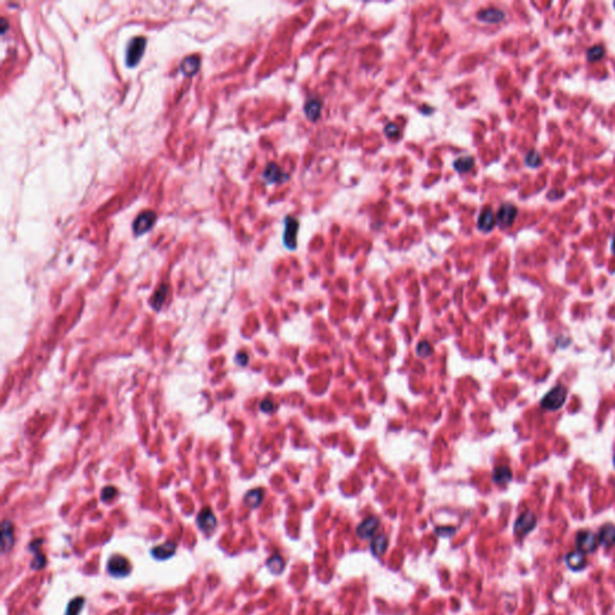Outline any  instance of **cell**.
I'll list each match as a JSON object with an SVG mask.
<instances>
[{"label":"cell","instance_id":"6da1fadb","mask_svg":"<svg viewBox=\"0 0 615 615\" xmlns=\"http://www.w3.org/2000/svg\"><path fill=\"white\" fill-rule=\"evenodd\" d=\"M146 46L147 38H144V36L137 35L129 40L127 50H125V64H127V66H136L140 63L144 51H146Z\"/></svg>","mask_w":615,"mask_h":615},{"label":"cell","instance_id":"7a4b0ae2","mask_svg":"<svg viewBox=\"0 0 615 615\" xmlns=\"http://www.w3.org/2000/svg\"><path fill=\"white\" fill-rule=\"evenodd\" d=\"M567 393L568 392L567 389H566V387L561 386V384L560 386H555L554 388L550 389L549 392L543 396V399L541 400V406H542L544 410L548 411L559 410V408L564 406L566 398H567Z\"/></svg>","mask_w":615,"mask_h":615},{"label":"cell","instance_id":"3957f363","mask_svg":"<svg viewBox=\"0 0 615 615\" xmlns=\"http://www.w3.org/2000/svg\"><path fill=\"white\" fill-rule=\"evenodd\" d=\"M132 566L127 558L122 555H112L107 561V572L112 577L124 578L131 573Z\"/></svg>","mask_w":615,"mask_h":615},{"label":"cell","instance_id":"277c9868","mask_svg":"<svg viewBox=\"0 0 615 615\" xmlns=\"http://www.w3.org/2000/svg\"><path fill=\"white\" fill-rule=\"evenodd\" d=\"M156 219H158V215L154 211L147 209V211L141 212L132 223V231L136 236H142L152 230Z\"/></svg>","mask_w":615,"mask_h":615},{"label":"cell","instance_id":"5b68a950","mask_svg":"<svg viewBox=\"0 0 615 615\" xmlns=\"http://www.w3.org/2000/svg\"><path fill=\"white\" fill-rule=\"evenodd\" d=\"M284 235H282V243L288 250H296L297 249V236L299 231V221L296 218L287 217L284 220Z\"/></svg>","mask_w":615,"mask_h":615},{"label":"cell","instance_id":"8992f818","mask_svg":"<svg viewBox=\"0 0 615 615\" xmlns=\"http://www.w3.org/2000/svg\"><path fill=\"white\" fill-rule=\"evenodd\" d=\"M262 178L267 184H282L290 179V176L282 171V168L278 164L270 162L263 170Z\"/></svg>","mask_w":615,"mask_h":615},{"label":"cell","instance_id":"52a82bcc","mask_svg":"<svg viewBox=\"0 0 615 615\" xmlns=\"http://www.w3.org/2000/svg\"><path fill=\"white\" fill-rule=\"evenodd\" d=\"M576 544L580 552L591 553L597 548L598 538L596 537V535L592 531L583 530L578 533L576 537Z\"/></svg>","mask_w":615,"mask_h":615},{"label":"cell","instance_id":"ba28073f","mask_svg":"<svg viewBox=\"0 0 615 615\" xmlns=\"http://www.w3.org/2000/svg\"><path fill=\"white\" fill-rule=\"evenodd\" d=\"M196 523H197L199 530L207 534L212 533L218 525L217 517H215L214 512L212 511L209 507H206V508H203L198 513L197 518H196Z\"/></svg>","mask_w":615,"mask_h":615},{"label":"cell","instance_id":"9c48e42d","mask_svg":"<svg viewBox=\"0 0 615 615\" xmlns=\"http://www.w3.org/2000/svg\"><path fill=\"white\" fill-rule=\"evenodd\" d=\"M536 527V517L533 512H525L517 519L515 524V533L519 536H524L534 530Z\"/></svg>","mask_w":615,"mask_h":615},{"label":"cell","instance_id":"30bf717a","mask_svg":"<svg viewBox=\"0 0 615 615\" xmlns=\"http://www.w3.org/2000/svg\"><path fill=\"white\" fill-rule=\"evenodd\" d=\"M517 214H518V211H517L516 206L511 203H503L497 211L496 223H499L501 227L511 226L517 218Z\"/></svg>","mask_w":615,"mask_h":615},{"label":"cell","instance_id":"8fae6325","mask_svg":"<svg viewBox=\"0 0 615 615\" xmlns=\"http://www.w3.org/2000/svg\"><path fill=\"white\" fill-rule=\"evenodd\" d=\"M15 527L10 521H4L2 524V552L6 554L14 548Z\"/></svg>","mask_w":615,"mask_h":615},{"label":"cell","instance_id":"7c38bea8","mask_svg":"<svg viewBox=\"0 0 615 615\" xmlns=\"http://www.w3.org/2000/svg\"><path fill=\"white\" fill-rule=\"evenodd\" d=\"M380 525V521L376 517H369V518L363 521L357 527V535L362 540H368L375 534Z\"/></svg>","mask_w":615,"mask_h":615},{"label":"cell","instance_id":"4fadbf2b","mask_svg":"<svg viewBox=\"0 0 615 615\" xmlns=\"http://www.w3.org/2000/svg\"><path fill=\"white\" fill-rule=\"evenodd\" d=\"M199 65H201V58L198 54L186 55L180 61V71L187 77L193 76L199 70Z\"/></svg>","mask_w":615,"mask_h":615},{"label":"cell","instance_id":"5bb4252c","mask_svg":"<svg viewBox=\"0 0 615 615\" xmlns=\"http://www.w3.org/2000/svg\"><path fill=\"white\" fill-rule=\"evenodd\" d=\"M42 543H44V540H35L29 544V550L32 553H34V560L32 561L30 566H32L33 570H35V571L44 568L46 562H47L45 555L42 554V552H41Z\"/></svg>","mask_w":615,"mask_h":615},{"label":"cell","instance_id":"9a60e30c","mask_svg":"<svg viewBox=\"0 0 615 615\" xmlns=\"http://www.w3.org/2000/svg\"><path fill=\"white\" fill-rule=\"evenodd\" d=\"M303 110L304 113H305V117L310 122H318L320 117H321V100L318 99V97H312V99L308 100L305 105H304Z\"/></svg>","mask_w":615,"mask_h":615},{"label":"cell","instance_id":"2e32d148","mask_svg":"<svg viewBox=\"0 0 615 615\" xmlns=\"http://www.w3.org/2000/svg\"><path fill=\"white\" fill-rule=\"evenodd\" d=\"M495 224H496V217H495L494 212L490 208H485L479 214L477 227L483 232H490L494 229Z\"/></svg>","mask_w":615,"mask_h":615},{"label":"cell","instance_id":"e0dca14e","mask_svg":"<svg viewBox=\"0 0 615 615\" xmlns=\"http://www.w3.org/2000/svg\"><path fill=\"white\" fill-rule=\"evenodd\" d=\"M177 550V544L174 542H166L160 546L154 547L152 549V555L156 560H167L172 555H174Z\"/></svg>","mask_w":615,"mask_h":615},{"label":"cell","instance_id":"ac0fdd59","mask_svg":"<svg viewBox=\"0 0 615 615\" xmlns=\"http://www.w3.org/2000/svg\"><path fill=\"white\" fill-rule=\"evenodd\" d=\"M477 18L481 22L490 24L499 23L505 18V12L499 10V9H487V10L479 11L477 14Z\"/></svg>","mask_w":615,"mask_h":615},{"label":"cell","instance_id":"d6986e66","mask_svg":"<svg viewBox=\"0 0 615 615\" xmlns=\"http://www.w3.org/2000/svg\"><path fill=\"white\" fill-rule=\"evenodd\" d=\"M599 543L604 547H610L615 543V525L605 524L601 528L598 535Z\"/></svg>","mask_w":615,"mask_h":615},{"label":"cell","instance_id":"ffe728a7","mask_svg":"<svg viewBox=\"0 0 615 615\" xmlns=\"http://www.w3.org/2000/svg\"><path fill=\"white\" fill-rule=\"evenodd\" d=\"M566 564H567L568 567L571 568V570H582V568L585 566L586 560H585V556L582 552H579V550H577V552H572L566 556Z\"/></svg>","mask_w":615,"mask_h":615},{"label":"cell","instance_id":"44dd1931","mask_svg":"<svg viewBox=\"0 0 615 615\" xmlns=\"http://www.w3.org/2000/svg\"><path fill=\"white\" fill-rule=\"evenodd\" d=\"M168 293V286L166 284L160 285L158 288H156V291L154 292L152 299H150V304H152V306L155 310H160L164 305L166 297H167Z\"/></svg>","mask_w":615,"mask_h":615},{"label":"cell","instance_id":"7402d4cb","mask_svg":"<svg viewBox=\"0 0 615 615\" xmlns=\"http://www.w3.org/2000/svg\"><path fill=\"white\" fill-rule=\"evenodd\" d=\"M475 166V159L472 156H460L453 161V168L458 173H467L470 172Z\"/></svg>","mask_w":615,"mask_h":615},{"label":"cell","instance_id":"603a6c76","mask_svg":"<svg viewBox=\"0 0 615 615\" xmlns=\"http://www.w3.org/2000/svg\"><path fill=\"white\" fill-rule=\"evenodd\" d=\"M263 499V490L262 489H253V490L248 491L244 496V503L250 508H256L261 505Z\"/></svg>","mask_w":615,"mask_h":615},{"label":"cell","instance_id":"cb8c5ba5","mask_svg":"<svg viewBox=\"0 0 615 615\" xmlns=\"http://www.w3.org/2000/svg\"><path fill=\"white\" fill-rule=\"evenodd\" d=\"M512 479V471L507 466H499L494 470L493 481L497 484H506Z\"/></svg>","mask_w":615,"mask_h":615},{"label":"cell","instance_id":"d4e9b609","mask_svg":"<svg viewBox=\"0 0 615 615\" xmlns=\"http://www.w3.org/2000/svg\"><path fill=\"white\" fill-rule=\"evenodd\" d=\"M387 544H388V541H387V537L384 536V535H380V536L375 537L373 540V543H371L373 554L376 556L382 555L383 553L386 552Z\"/></svg>","mask_w":615,"mask_h":615},{"label":"cell","instance_id":"484cf974","mask_svg":"<svg viewBox=\"0 0 615 615\" xmlns=\"http://www.w3.org/2000/svg\"><path fill=\"white\" fill-rule=\"evenodd\" d=\"M83 605H84V598L83 597H76L71 599L66 607L65 615H79L83 609Z\"/></svg>","mask_w":615,"mask_h":615},{"label":"cell","instance_id":"4316f807","mask_svg":"<svg viewBox=\"0 0 615 615\" xmlns=\"http://www.w3.org/2000/svg\"><path fill=\"white\" fill-rule=\"evenodd\" d=\"M267 567L269 568V571L272 572V573H281L282 570H284V560H282L279 555L272 556V558L267 561Z\"/></svg>","mask_w":615,"mask_h":615},{"label":"cell","instance_id":"83f0119b","mask_svg":"<svg viewBox=\"0 0 615 615\" xmlns=\"http://www.w3.org/2000/svg\"><path fill=\"white\" fill-rule=\"evenodd\" d=\"M525 164H527L529 167H538V166L541 165L540 153H538L537 150L529 152L528 155L525 156Z\"/></svg>","mask_w":615,"mask_h":615},{"label":"cell","instance_id":"f1b7e54d","mask_svg":"<svg viewBox=\"0 0 615 615\" xmlns=\"http://www.w3.org/2000/svg\"><path fill=\"white\" fill-rule=\"evenodd\" d=\"M586 55H588V59L590 61L599 60L604 55V50H603V47H602V46H593V47H591L588 51V53H586Z\"/></svg>","mask_w":615,"mask_h":615},{"label":"cell","instance_id":"f546056e","mask_svg":"<svg viewBox=\"0 0 615 615\" xmlns=\"http://www.w3.org/2000/svg\"><path fill=\"white\" fill-rule=\"evenodd\" d=\"M417 355L420 356V357H428L433 353V346L430 345L428 341H422V343L418 344L417 346Z\"/></svg>","mask_w":615,"mask_h":615},{"label":"cell","instance_id":"4dcf8cb0","mask_svg":"<svg viewBox=\"0 0 615 615\" xmlns=\"http://www.w3.org/2000/svg\"><path fill=\"white\" fill-rule=\"evenodd\" d=\"M117 494V489L115 487H106L102 489V491H101V500L102 501H111L113 499V497L116 496Z\"/></svg>","mask_w":615,"mask_h":615},{"label":"cell","instance_id":"1f68e13d","mask_svg":"<svg viewBox=\"0 0 615 615\" xmlns=\"http://www.w3.org/2000/svg\"><path fill=\"white\" fill-rule=\"evenodd\" d=\"M399 128L396 127L394 123H389V124L386 125V128H384V134H386L387 137L389 138H395L399 136Z\"/></svg>","mask_w":615,"mask_h":615},{"label":"cell","instance_id":"d6a6232c","mask_svg":"<svg viewBox=\"0 0 615 615\" xmlns=\"http://www.w3.org/2000/svg\"><path fill=\"white\" fill-rule=\"evenodd\" d=\"M260 407H261V410H262L263 412H267V414L274 411V404H273L270 400H263L262 402H261Z\"/></svg>","mask_w":615,"mask_h":615},{"label":"cell","instance_id":"836d02e7","mask_svg":"<svg viewBox=\"0 0 615 615\" xmlns=\"http://www.w3.org/2000/svg\"><path fill=\"white\" fill-rule=\"evenodd\" d=\"M454 528H436V534L440 535V536H450V535L454 534Z\"/></svg>","mask_w":615,"mask_h":615},{"label":"cell","instance_id":"e575fe53","mask_svg":"<svg viewBox=\"0 0 615 615\" xmlns=\"http://www.w3.org/2000/svg\"><path fill=\"white\" fill-rule=\"evenodd\" d=\"M236 362L241 365H245L248 363V355L247 353H238L236 357Z\"/></svg>","mask_w":615,"mask_h":615},{"label":"cell","instance_id":"d590c367","mask_svg":"<svg viewBox=\"0 0 615 615\" xmlns=\"http://www.w3.org/2000/svg\"><path fill=\"white\" fill-rule=\"evenodd\" d=\"M611 250H613V253H615V237L613 239V242H611Z\"/></svg>","mask_w":615,"mask_h":615},{"label":"cell","instance_id":"8d00e7d4","mask_svg":"<svg viewBox=\"0 0 615 615\" xmlns=\"http://www.w3.org/2000/svg\"><path fill=\"white\" fill-rule=\"evenodd\" d=\"M614 465H615V456H614Z\"/></svg>","mask_w":615,"mask_h":615},{"label":"cell","instance_id":"74e56055","mask_svg":"<svg viewBox=\"0 0 615 615\" xmlns=\"http://www.w3.org/2000/svg\"><path fill=\"white\" fill-rule=\"evenodd\" d=\"M614 8H615V3H614Z\"/></svg>","mask_w":615,"mask_h":615}]
</instances>
